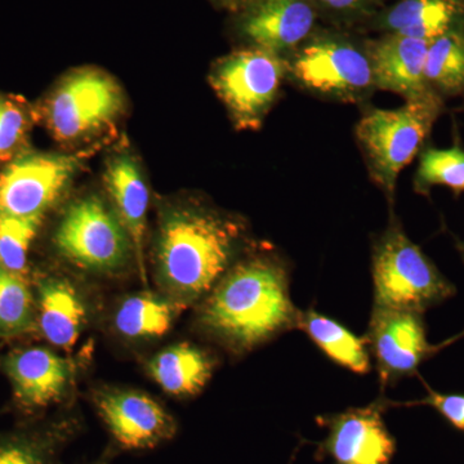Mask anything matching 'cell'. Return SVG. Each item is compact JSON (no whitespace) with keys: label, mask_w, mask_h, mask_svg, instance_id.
<instances>
[{"label":"cell","mask_w":464,"mask_h":464,"mask_svg":"<svg viewBox=\"0 0 464 464\" xmlns=\"http://www.w3.org/2000/svg\"><path fill=\"white\" fill-rule=\"evenodd\" d=\"M286 268L276 258L246 259L210 290L200 311L204 329L237 353L297 328Z\"/></svg>","instance_id":"obj_1"},{"label":"cell","mask_w":464,"mask_h":464,"mask_svg":"<svg viewBox=\"0 0 464 464\" xmlns=\"http://www.w3.org/2000/svg\"><path fill=\"white\" fill-rule=\"evenodd\" d=\"M240 226L194 208L168 213L158 239V271L176 302L195 301L215 288L230 267Z\"/></svg>","instance_id":"obj_2"},{"label":"cell","mask_w":464,"mask_h":464,"mask_svg":"<svg viewBox=\"0 0 464 464\" xmlns=\"http://www.w3.org/2000/svg\"><path fill=\"white\" fill-rule=\"evenodd\" d=\"M440 111L441 100L430 91L399 109L372 110L357 123L356 137L372 176L389 197L395 191L399 173L422 148Z\"/></svg>","instance_id":"obj_3"},{"label":"cell","mask_w":464,"mask_h":464,"mask_svg":"<svg viewBox=\"0 0 464 464\" xmlns=\"http://www.w3.org/2000/svg\"><path fill=\"white\" fill-rule=\"evenodd\" d=\"M374 304L424 314L456 295V286L398 226H391L373 250Z\"/></svg>","instance_id":"obj_4"},{"label":"cell","mask_w":464,"mask_h":464,"mask_svg":"<svg viewBox=\"0 0 464 464\" xmlns=\"http://www.w3.org/2000/svg\"><path fill=\"white\" fill-rule=\"evenodd\" d=\"M285 70L279 54L256 47L217 61L210 83L240 130H257L279 93Z\"/></svg>","instance_id":"obj_5"},{"label":"cell","mask_w":464,"mask_h":464,"mask_svg":"<svg viewBox=\"0 0 464 464\" xmlns=\"http://www.w3.org/2000/svg\"><path fill=\"white\" fill-rule=\"evenodd\" d=\"M124 108V93L111 76L88 69L67 76L48 101L47 124L60 141L83 139L114 123Z\"/></svg>","instance_id":"obj_6"},{"label":"cell","mask_w":464,"mask_h":464,"mask_svg":"<svg viewBox=\"0 0 464 464\" xmlns=\"http://www.w3.org/2000/svg\"><path fill=\"white\" fill-rule=\"evenodd\" d=\"M130 243L121 219L94 197L72 204L54 235V244L63 257L100 273L121 267L130 256Z\"/></svg>","instance_id":"obj_7"},{"label":"cell","mask_w":464,"mask_h":464,"mask_svg":"<svg viewBox=\"0 0 464 464\" xmlns=\"http://www.w3.org/2000/svg\"><path fill=\"white\" fill-rule=\"evenodd\" d=\"M74 157L27 154L18 157L0 173V215L44 216L78 169Z\"/></svg>","instance_id":"obj_8"},{"label":"cell","mask_w":464,"mask_h":464,"mask_svg":"<svg viewBox=\"0 0 464 464\" xmlns=\"http://www.w3.org/2000/svg\"><path fill=\"white\" fill-rule=\"evenodd\" d=\"M366 342L383 383L413 375L423 362L447 344L430 343L423 314L378 307L372 311Z\"/></svg>","instance_id":"obj_9"},{"label":"cell","mask_w":464,"mask_h":464,"mask_svg":"<svg viewBox=\"0 0 464 464\" xmlns=\"http://www.w3.org/2000/svg\"><path fill=\"white\" fill-rule=\"evenodd\" d=\"M384 411L386 402L377 400L364 408L320 418L328 436L320 442L317 457L331 458L333 464H391L396 440L384 423Z\"/></svg>","instance_id":"obj_10"},{"label":"cell","mask_w":464,"mask_h":464,"mask_svg":"<svg viewBox=\"0 0 464 464\" xmlns=\"http://www.w3.org/2000/svg\"><path fill=\"white\" fill-rule=\"evenodd\" d=\"M290 72L308 90L353 99L374 84L371 58L353 45L319 41L302 48Z\"/></svg>","instance_id":"obj_11"},{"label":"cell","mask_w":464,"mask_h":464,"mask_svg":"<svg viewBox=\"0 0 464 464\" xmlns=\"http://www.w3.org/2000/svg\"><path fill=\"white\" fill-rule=\"evenodd\" d=\"M97 411L121 450H150L177 433L172 414L157 400L137 391H109L97 395Z\"/></svg>","instance_id":"obj_12"},{"label":"cell","mask_w":464,"mask_h":464,"mask_svg":"<svg viewBox=\"0 0 464 464\" xmlns=\"http://www.w3.org/2000/svg\"><path fill=\"white\" fill-rule=\"evenodd\" d=\"M2 369L17 408L26 414L38 413L63 398L72 374L66 359L44 347L12 351L3 357Z\"/></svg>","instance_id":"obj_13"},{"label":"cell","mask_w":464,"mask_h":464,"mask_svg":"<svg viewBox=\"0 0 464 464\" xmlns=\"http://www.w3.org/2000/svg\"><path fill=\"white\" fill-rule=\"evenodd\" d=\"M314 24L315 11L306 0H256L239 27L256 47L277 54L304 41Z\"/></svg>","instance_id":"obj_14"},{"label":"cell","mask_w":464,"mask_h":464,"mask_svg":"<svg viewBox=\"0 0 464 464\" xmlns=\"http://www.w3.org/2000/svg\"><path fill=\"white\" fill-rule=\"evenodd\" d=\"M430 42L393 34L375 44L371 53L374 84L401 94L406 101L429 93L424 74Z\"/></svg>","instance_id":"obj_15"},{"label":"cell","mask_w":464,"mask_h":464,"mask_svg":"<svg viewBox=\"0 0 464 464\" xmlns=\"http://www.w3.org/2000/svg\"><path fill=\"white\" fill-rule=\"evenodd\" d=\"M105 179L110 194L118 208L121 222L136 248L137 258L145 280L142 240L149 207V191L148 186L143 181L141 169L130 155L121 154L109 161Z\"/></svg>","instance_id":"obj_16"},{"label":"cell","mask_w":464,"mask_h":464,"mask_svg":"<svg viewBox=\"0 0 464 464\" xmlns=\"http://www.w3.org/2000/svg\"><path fill=\"white\" fill-rule=\"evenodd\" d=\"M36 310L45 340L65 350L74 346L85 322V307L72 284L57 277L42 280Z\"/></svg>","instance_id":"obj_17"},{"label":"cell","mask_w":464,"mask_h":464,"mask_svg":"<svg viewBox=\"0 0 464 464\" xmlns=\"http://www.w3.org/2000/svg\"><path fill=\"white\" fill-rule=\"evenodd\" d=\"M213 360L191 344L170 346L152 357L149 372L166 392L188 398L200 392L213 373Z\"/></svg>","instance_id":"obj_18"},{"label":"cell","mask_w":464,"mask_h":464,"mask_svg":"<svg viewBox=\"0 0 464 464\" xmlns=\"http://www.w3.org/2000/svg\"><path fill=\"white\" fill-rule=\"evenodd\" d=\"M297 328L306 333L329 359L348 371L357 374H366L371 371L366 338L357 337L332 317L324 316L316 311H306L299 314Z\"/></svg>","instance_id":"obj_19"},{"label":"cell","mask_w":464,"mask_h":464,"mask_svg":"<svg viewBox=\"0 0 464 464\" xmlns=\"http://www.w3.org/2000/svg\"><path fill=\"white\" fill-rule=\"evenodd\" d=\"M72 433L66 423L38 424L0 433V464H56Z\"/></svg>","instance_id":"obj_20"},{"label":"cell","mask_w":464,"mask_h":464,"mask_svg":"<svg viewBox=\"0 0 464 464\" xmlns=\"http://www.w3.org/2000/svg\"><path fill=\"white\" fill-rule=\"evenodd\" d=\"M458 12L456 0H402L384 24L396 35L432 42L450 30Z\"/></svg>","instance_id":"obj_21"},{"label":"cell","mask_w":464,"mask_h":464,"mask_svg":"<svg viewBox=\"0 0 464 464\" xmlns=\"http://www.w3.org/2000/svg\"><path fill=\"white\" fill-rule=\"evenodd\" d=\"M179 304L149 293L125 299L115 315V326L124 337L158 338L172 326Z\"/></svg>","instance_id":"obj_22"},{"label":"cell","mask_w":464,"mask_h":464,"mask_svg":"<svg viewBox=\"0 0 464 464\" xmlns=\"http://www.w3.org/2000/svg\"><path fill=\"white\" fill-rule=\"evenodd\" d=\"M424 74L429 85L445 93L464 90V35L445 33L430 42Z\"/></svg>","instance_id":"obj_23"},{"label":"cell","mask_w":464,"mask_h":464,"mask_svg":"<svg viewBox=\"0 0 464 464\" xmlns=\"http://www.w3.org/2000/svg\"><path fill=\"white\" fill-rule=\"evenodd\" d=\"M35 301L24 275L0 266V337L23 334L35 325Z\"/></svg>","instance_id":"obj_24"},{"label":"cell","mask_w":464,"mask_h":464,"mask_svg":"<svg viewBox=\"0 0 464 464\" xmlns=\"http://www.w3.org/2000/svg\"><path fill=\"white\" fill-rule=\"evenodd\" d=\"M43 216L14 217L0 215V266L12 273L24 275L27 255L41 228Z\"/></svg>","instance_id":"obj_25"},{"label":"cell","mask_w":464,"mask_h":464,"mask_svg":"<svg viewBox=\"0 0 464 464\" xmlns=\"http://www.w3.org/2000/svg\"><path fill=\"white\" fill-rule=\"evenodd\" d=\"M415 185L426 192L433 185L448 186L456 192L464 191V151L451 149H430L423 152Z\"/></svg>","instance_id":"obj_26"},{"label":"cell","mask_w":464,"mask_h":464,"mask_svg":"<svg viewBox=\"0 0 464 464\" xmlns=\"http://www.w3.org/2000/svg\"><path fill=\"white\" fill-rule=\"evenodd\" d=\"M32 125L29 110L20 101L0 96V163L14 158Z\"/></svg>","instance_id":"obj_27"},{"label":"cell","mask_w":464,"mask_h":464,"mask_svg":"<svg viewBox=\"0 0 464 464\" xmlns=\"http://www.w3.org/2000/svg\"><path fill=\"white\" fill-rule=\"evenodd\" d=\"M420 404L432 406L451 426L464 432V395L430 391Z\"/></svg>","instance_id":"obj_28"},{"label":"cell","mask_w":464,"mask_h":464,"mask_svg":"<svg viewBox=\"0 0 464 464\" xmlns=\"http://www.w3.org/2000/svg\"><path fill=\"white\" fill-rule=\"evenodd\" d=\"M324 5L334 9H351L365 5L371 0H322Z\"/></svg>","instance_id":"obj_29"},{"label":"cell","mask_w":464,"mask_h":464,"mask_svg":"<svg viewBox=\"0 0 464 464\" xmlns=\"http://www.w3.org/2000/svg\"><path fill=\"white\" fill-rule=\"evenodd\" d=\"M215 2L226 8L237 9V0H215Z\"/></svg>","instance_id":"obj_30"},{"label":"cell","mask_w":464,"mask_h":464,"mask_svg":"<svg viewBox=\"0 0 464 464\" xmlns=\"http://www.w3.org/2000/svg\"><path fill=\"white\" fill-rule=\"evenodd\" d=\"M462 253H463V259H464V244L462 246Z\"/></svg>","instance_id":"obj_31"}]
</instances>
